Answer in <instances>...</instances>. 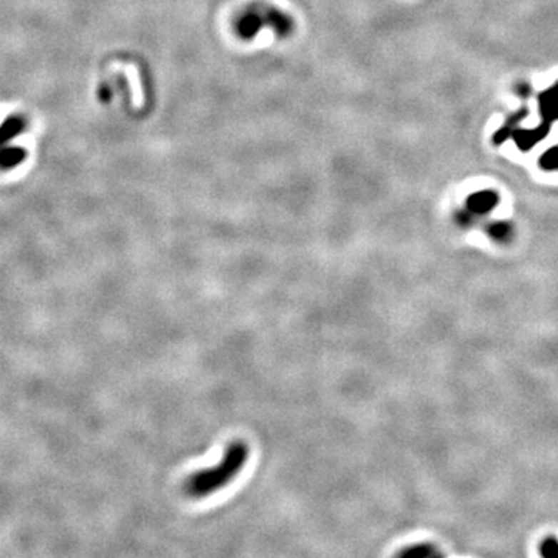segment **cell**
I'll list each match as a JSON object with an SVG mask.
<instances>
[{
  "label": "cell",
  "mask_w": 558,
  "mask_h": 558,
  "mask_svg": "<svg viewBox=\"0 0 558 558\" xmlns=\"http://www.w3.org/2000/svg\"><path fill=\"white\" fill-rule=\"evenodd\" d=\"M248 456L250 447L244 440H233L218 465L196 472L185 481V493L190 498L197 499L227 487L244 469Z\"/></svg>",
  "instance_id": "cell-1"
},
{
  "label": "cell",
  "mask_w": 558,
  "mask_h": 558,
  "mask_svg": "<svg viewBox=\"0 0 558 558\" xmlns=\"http://www.w3.org/2000/svg\"><path fill=\"white\" fill-rule=\"evenodd\" d=\"M290 26L292 22L289 16L276 10V8L265 5L248 8L238 21V31L242 36H248V38L256 34L259 30L263 31L265 29H275L279 34H284L290 30Z\"/></svg>",
  "instance_id": "cell-2"
},
{
  "label": "cell",
  "mask_w": 558,
  "mask_h": 558,
  "mask_svg": "<svg viewBox=\"0 0 558 558\" xmlns=\"http://www.w3.org/2000/svg\"><path fill=\"white\" fill-rule=\"evenodd\" d=\"M399 555L400 557H411V558H430V557L440 555V552L431 544H416L412 547L403 549V551L399 552Z\"/></svg>",
  "instance_id": "cell-3"
},
{
  "label": "cell",
  "mask_w": 558,
  "mask_h": 558,
  "mask_svg": "<svg viewBox=\"0 0 558 558\" xmlns=\"http://www.w3.org/2000/svg\"><path fill=\"white\" fill-rule=\"evenodd\" d=\"M539 552L544 557H558V539L555 537H547L543 539Z\"/></svg>",
  "instance_id": "cell-4"
},
{
  "label": "cell",
  "mask_w": 558,
  "mask_h": 558,
  "mask_svg": "<svg viewBox=\"0 0 558 558\" xmlns=\"http://www.w3.org/2000/svg\"><path fill=\"white\" fill-rule=\"evenodd\" d=\"M492 236L498 240H506L509 238V227L507 225H494L492 230Z\"/></svg>",
  "instance_id": "cell-5"
}]
</instances>
